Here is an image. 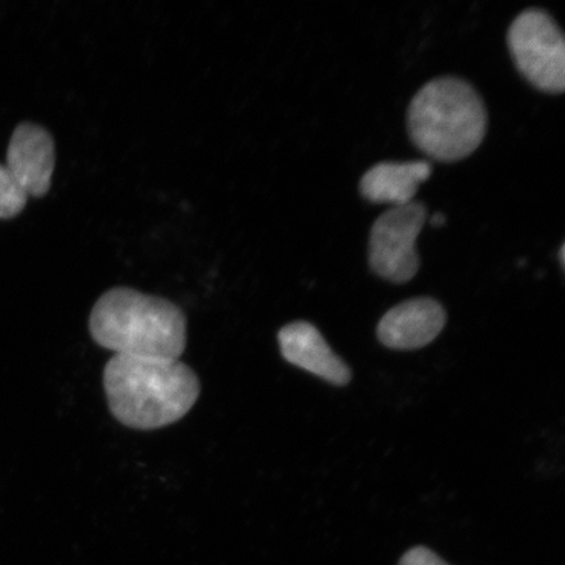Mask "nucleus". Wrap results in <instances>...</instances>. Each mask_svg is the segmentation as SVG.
<instances>
[{"label": "nucleus", "mask_w": 565, "mask_h": 565, "mask_svg": "<svg viewBox=\"0 0 565 565\" xmlns=\"http://www.w3.org/2000/svg\"><path fill=\"white\" fill-rule=\"evenodd\" d=\"M89 331L103 349L130 358L180 360L188 342L180 307L129 287L111 288L96 301Z\"/></svg>", "instance_id": "f03ea898"}, {"label": "nucleus", "mask_w": 565, "mask_h": 565, "mask_svg": "<svg viewBox=\"0 0 565 565\" xmlns=\"http://www.w3.org/2000/svg\"><path fill=\"white\" fill-rule=\"evenodd\" d=\"M433 174L428 161H384L373 166L360 181V193L366 201L391 204L392 207L413 203L423 182Z\"/></svg>", "instance_id": "1a4fd4ad"}, {"label": "nucleus", "mask_w": 565, "mask_h": 565, "mask_svg": "<svg viewBox=\"0 0 565 565\" xmlns=\"http://www.w3.org/2000/svg\"><path fill=\"white\" fill-rule=\"evenodd\" d=\"M104 391L119 423L152 430L181 420L200 398L201 383L180 360L115 355L104 369Z\"/></svg>", "instance_id": "f257e3e1"}, {"label": "nucleus", "mask_w": 565, "mask_h": 565, "mask_svg": "<svg viewBox=\"0 0 565 565\" xmlns=\"http://www.w3.org/2000/svg\"><path fill=\"white\" fill-rule=\"evenodd\" d=\"M507 40L515 67L532 86L547 94H563L565 41L559 25L546 11L521 12Z\"/></svg>", "instance_id": "20e7f679"}, {"label": "nucleus", "mask_w": 565, "mask_h": 565, "mask_svg": "<svg viewBox=\"0 0 565 565\" xmlns=\"http://www.w3.org/2000/svg\"><path fill=\"white\" fill-rule=\"evenodd\" d=\"M445 322L447 313L440 302L418 298L388 310L380 321L377 335L388 349L416 350L433 342Z\"/></svg>", "instance_id": "0eeeda50"}, {"label": "nucleus", "mask_w": 565, "mask_h": 565, "mask_svg": "<svg viewBox=\"0 0 565 565\" xmlns=\"http://www.w3.org/2000/svg\"><path fill=\"white\" fill-rule=\"evenodd\" d=\"M55 166L54 140L44 127L24 122L13 131L7 168L28 196H42L52 185Z\"/></svg>", "instance_id": "423d86ee"}, {"label": "nucleus", "mask_w": 565, "mask_h": 565, "mask_svg": "<svg viewBox=\"0 0 565 565\" xmlns=\"http://www.w3.org/2000/svg\"><path fill=\"white\" fill-rule=\"evenodd\" d=\"M398 565H450L443 561L439 555L434 553L424 546L414 547L408 550L407 553L402 556Z\"/></svg>", "instance_id": "9b49d317"}, {"label": "nucleus", "mask_w": 565, "mask_h": 565, "mask_svg": "<svg viewBox=\"0 0 565 565\" xmlns=\"http://www.w3.org/2000/svg\"><path fill=\"white\" fill-rule=\"evenodd\" d=\"M28 201L25 190L9 171L0 164V218H11L24 210Z\"/></svg>", "instance_id": "9d476101"}, {"label": "nucleus", "mask_w": 565, "mask_h": 565, "mask_svg": "<svg viewBox=\"0 0 565 565\" xmlns=\"http://www.w3.org/2000/svg\"><path fill=\"white\" fill-rule=\"evenodd\" d=\"M482 97L468 82L441 76L423 86L409 103L407 130L413 143L440 162L463 160L482 145L487 131Z\"/></svg>", "instance_id": "7ed1b4c3"}, {"label": "nucleus", "mask_w": 565, "mask_h": 565, "mask_svg": "<svg viewBox=\"0 0 565 565\" xmlns=\"http://www.w3.org/2000/svg\"><path fill=\"white\" fill-rule=\"evenodd\" d=\"M447 222V217L441 214V212H436V214L433 215V217L429 218L430 225L436 228L443 227V225Z\"/></svg>", "instance_id": "f8f14e48"}, {"label": "nucleus", "mask_w": 565, "mask_h": 565, "mask_svg": "<svg viewBox=\"0 0 565 565\" xmlns=\"http://www.w3.org/2000/svg\"><path fill=\"white\" fill-rule=\"evenodd\" d=\"M427 210L419 202L392 207L374 222L370 235V265L374 274L388 281L407 282L419 270L416 250Z\"/></svg>", "instance_id": "39448f33"}, {"label": "nucleus", "mask_w": 565, "mask_h": 565, "mask_svg": "<svg viewBox=\"0 0 565 565\" xmlns=\"http://www.w3.org/2000/svg\"><path fill=\"white\" fill-rule=\"evenodd\" d=\"M559 257H561V265L564 267V263H565V247L564 245L562 246V249H561V253H559Z\"/></svg>", "instance_id": "ddd939ff"}, {"label": "nucleus", "mask_w": 565, "mask_h": 565, "mask_svg": "<svg viewBox=\"0 0 565 565\" xmlns=\"http://www.w3.org/2000/svg\"><path fill=\"white\" fill-rule=\"evenodd\" d=\"M281 356L299 369L338 386L348 385L351 371L330 349L312 323L296 321L281 328L278 334Z\"/></svg>", "instance_id": "6e6552de"}]
</instances>
